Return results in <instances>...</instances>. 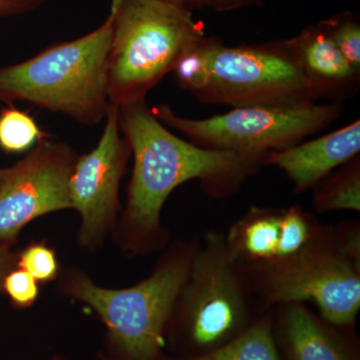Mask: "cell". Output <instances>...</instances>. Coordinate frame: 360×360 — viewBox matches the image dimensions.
<instances>
[{"instance_id":"cell-23","label":"cell","mask_w":360,"mask_h":360,"mask_svg":"<svg viewBox=\"0 0 360 360\" xmlns=\"http://www.w3.org/2000/svg\"><path fill=\"white\" fill-rule=\"evenodd\" d=\"M203 7L213 11H229L246 6H262V0H202Z\"/></svg>"},{"instance_id":"cell-19","label":"cell","mask_w":360,"mask_h":360,"mask_svg":"<svg viewBox=\"0 0 360 360\" xmlns=\"http://www.w3.org/2000/svg\"><path fill=\"white\" fill-rule=\"evenodd\" d=\"M322 23L341 54L360 72V23L356 16L347 11Z\"/></svg>"},{"instance_id":"cell-14","label":"cell","mask_w":360,"mask_h":360,"mask_svg":"<svg viewBox=\"0 0 360 360\" xmlns=\"http://www.w3.org/2000/svg\"><path fill=\"white\" fill-rule=\"evenodd\" d=\"M284 208L252 206L224 233L231 257L241 267L276 262L283 243Z\"/></svg>"},{"instance_id":"cell-15","label":"cell","mask_w":360,"mask_h":360,"mask_svg":"<svg viewBox=\"0 0 360 360\" xmlns=\"http://www.w3.org/2000/svg\"><path fill=\"white\" fill-rule=\"evenodd\" d=\"M189 360H283L274 335V309L222 347Z\"/></svg>"},{"instance_id":"cell-5","label":"cell","mask_w":360,"mask_h":360,"mask_svg":"<svg viewBox=\"0 0 360 360\" xmlns=\"http://www.w3.org/2000/svg\"><path fill=\"white\" fill-rule=\"evenodd\" d=\"M260 314L243 270L227 250L224 233L205 232L196 240L191 270L170 319L193 357L233 340Z\"/></svg>"},{"instance_id":"cell-20","label":"cell","mask_w":360,"mask_h":360,"mask_svg":"<svg viewBox=\"0 0 360 360\" xmlns=\"http://www.w3.org/2000/svg\"><path fill=\"white\" fill-rule=\"evenodd\" d=\"M18 266L37 281H49L58 274V264L53 250L44 245H32L21 253Z\"/></svg>"},{"instance_id":"cell-18","label":"cell","mask_w":360,"mask_h":360,"mask_svg":"<svg viewBox=\"0 0 360 360\" xmlns=\"http://www.w3.org/2000/svg\"><path fill=\"white\" fill-rule=\"evenodd\" d=\"M212 37H202L186 49L174 70L182 89L200 97L210 82V49Z\"/></svg>"},{"instance_id":"cell-16","label":"cell","mask_w":360,"mask_h":360,"mask_svg":"<svg viewBox=\"0 0 360 360\" xmlns=\"http://www.w3.org/2000/svg\"><path fill=\"white\" fill-rule=\"evenodd\" d=\"M316 212L360 210V160L356 155L314 186Z\"/></svg>"},{"instance_id":"cell-8","label":"cell","mask_w":360,"mask_h":360,"mask_svg":"<svg viewBox=\"0 0 360 360\" xmlns=\"http://www.w3.org/2000/svg\"><path fill=\"white\" fill-rule=\"evenodd\" d=\"M153 112L163 125L186 135L200 148L264 158L267 153L290 148L307 135L326 129L340 115L341 105L245 106L205 120L181 117L165 104Z\"/></svg>"},{"instance_id":"cell-3","label":"cell","mask_w":360,"mask_h":360,"mask_svg":"<svg viewBox=\"0 0 360 360\" xmlns=\"http://www.w3.org/2000/svg\"><path fill=\"white\" fill-rule=\"evenodd\" d=\"M108 98L120 106L146 101L188 47L205 37L193 11L165 0H112Z\"/></svg>"},{"instance_id":"cell-6","label":"cell","mask_w":360,"mask_h":360,"mask_svg":"<svg viewBox=\"0 0 360 360\" xmlns=\"http://www.w3.org/2000/svg\"><path fill=\"white\" fill-rule=\"evenodd\" d=\"M196 240L172 248L155 271L134 288L104 290L84 276H77L71 279L68 290L96 310L127 359L156 360L175 302L188 276Z\"/></svg>"},{"instance_id":"cell-22","label":"cell","mask_w":360,"mask_h":360,"mask_svg":"<svg viewBox=\"0 0 360 360\" xmlns=\"http://www.w3.org/2000/svg\"><path fill=\"white\" fill-rule=\"evenodd\" d=\"M47 0H0V20L32 13Z\"/></svg>"},{"instance_id":"cell-9","label":"cell","mask_w":360,"mask_h":360,"mask_svg":"<svg viewBox=\"0 0 360 360\" xmlns=\"http://www.w3.org/2000/svg\"><path fill=\"white\" fill-rule=\"evenodd\" d=\"M77 153L44 139L13 167L0 168V240L13 241L33 219L71 208L70 179Z\"/></svg>"},{"instance_id":"cell-2","label":"cell","mask_w":360,"mask_h":360,"mask_svg":"<svg viewBox=\"0 0 360 360\" xmlns=\"http://www.w3.org/2000/svg\"><path fill=\"white\" fill-rule=\"evenodd\" d=\"M115 11L84 37L51 45L27 60L0 66V103L25 101L86 127L105 120L108 52Z\"/></svg>"},{"instance_id":"cell-21","label":"cell","mask_w":360,"mask_h":360,"mask_svg":"<svg viewBox=\"0 0 360 360\" xmlns=\"http://www.w3.org/2000/svg\"><path fill=\"white\" fill-rule=\"evenodd\" d=\"M37 281L25 269L11 270L4 281V290L14 304L25 307L32 305L39 295Z\"/></svg>"},{"instance_id":"cell-1","label":"cell","mask_w":360,"mask_h":360,"mask_svg":"<svg viewBox=\"0 0 360 360\" xmlns=\"http://www.w3.org/2000/svg\"><path fill=\"white\" fill-rule=\"evenodd\" d=\"M120 127L134 155L124 221L130 243L149 250L165 233L160 212L170 193L198 179L214 198L236 193L264 165V158L200 148L184 141L155 117L146 101L120 106Z\"/></svg>"},{"instance_id":"cell-12","label":"cell","mask_w":360,"mask_h":360,"mask_svg":"<svg viewBox=\"0 0 360 360\" xmlns=\"http://www.w3.org/2000/svg\"><path fill=\"white\" fill-rule=\"evenodd\" d=\"M359 150L360 122L355 120L326 136L267 153L264 165L283 170L295 186V193H303L359 155Z\"/></svg>"},{"instance_id":"cell-7","label":"cell","mask_w":360,"mask_h":360,"mask_svg":"<svg viewBox=\"0 0 360 360\" xmlns=\"http://www.w3.org/2000/svg\"><path fill=\"white\" fill-rule=\"evenodd\" d=\"M198 99L233 108H291L317 97L285 40L225 46L212 39L210 82Z\"/></svg>"},{"instance_id":"cell-24","label":"cell","mask_w":360,"mask_h":360,"mask_svg":"<svg viewBox=\"0 0 360 360\" xmlns=\"http://www.w3.org/2000/svg\"><path fill=\"white\" fill-rule=\"evenodd\" d=\"M11 241L0 240V291L4 290V278L15 264V255L11 250Z\"/></svg>"},{"instance_id":"cell-17","label":"cell","mask_w":360,"mask_h":360,"mask_svg":"<svg viewBox=\"0 0 360 360\" xmlns=\"http://www.w3.org/2000/svg\"><path fill=\"white\" fill-rule=\"evenodd\" d=\"M51 135L44 131L26 111L9 104L0 110V149L8 155L28 153Z\"/></svg>"},{"instance_id":"cell-4","label":"cell","mask_w":360,"mask_h":360,"mask_svg":"<svg viewBox=\"0 0 360 360\" xmlns=\"http://www.w3.org/2000/svg\"><path fill=\"white\" fill-rule=\"evenodd\" d=\"M240 269L259 314L283 303L309 302L326 321L354 326L360 309V262L343 248L335 226L326 225L291 257Z\"/></svg>"},{"instance_id":"cell-13","label":"cell","mask_w":360,"mask_h":360,"mask_svg":"<svg viewBox=\"0 0 360 360\" xmlns=\"http://www.w3.org/2000/svg\"><path fill=\"white\" fill-rule=\"evenodd\" d=\"M285 42L300 61L317 99L340 101L356 92L360 72L341 54L322 21Z\"/></svg>"},{"instance_id":"cell-11","label":"cell","mask_w":360,"mask_h":360,"mask_svg":"<svg viewBox=\"0 0 360 360\" xmlns=\"http://www.w3.org/2000/svg\"><path fill=\"white\" fill-rule=\"evenodd\" d=\"M341 328L307 303H283L274 309V338L286 360H359Z\"/></svg>"},{"instance_id":"cell-10","label":"cell","mask_w":360,"mask_h":360,"mask_svg":"<svg viewBox=\"0 0 360 360\" xmlns=\"http://www.w3.org/2000/svg\"><path fill=\"white\" fill-rule=\"evenodd\" d=\"M131 149L120 127V110L110 104L96 148L78 156L70 179L71 206L82 215L80 240L94 245L115 217L118 188Z\"/></svg>"},{"instance_id":"cell-25","label":"cell","mask_w":360,"mask_h":360,"mask_svg":"<svg viewBox=\"0 0 360 360\" xmlns=\"http://www.w3.org/2000/svg\"><path fill=\"white\" fill-rule=\"evenodd\" d=\"M169 4H174L187 11H193L194 9H200L203 7L202 0H165Z\"/></svg>"}]
</instances>
